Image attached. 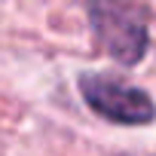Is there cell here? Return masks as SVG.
<instances>
[{
	"instance_id": "cell-1",
	"label": "cell",
	"mask_w": 156,
	"mask_h": 156,
	"mask_svg": "<svg viewBox=\"0 0 156 156\" xmlns=\"http://www.w3.org/2000/svg\"><path fill=\"white\" fill-rule=\"evenodd\" d=\"M98 43L119 64H135L147 49V9L138 3H98L89 6Z\"/></svg>"
},
{
	"instance_id": "cell-2",
	"label": "cell",
	"mask_w": 156,
	"mask_h": 156,
	"mask_svg": "<svg viewBox=\"0 0 156 156\" xmlns=\"http://www.w3.org/2000/svg\"><path fill=\"white\" fill-rule=\"evenodd\" d=\"M80 89H83L86 104L92 110H98L101 116L113 119V122L141 126V122H150L156 116V107H153L147 92H141V89H135L122 80H113V76L86 73L80 80Z\"/></svg>"
}]
</instances>
